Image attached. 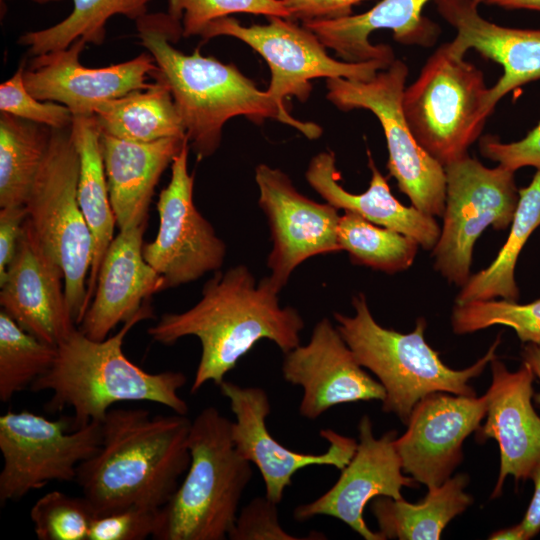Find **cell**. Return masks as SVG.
I'll list each match as a JSON object with an SVG mask.
<instances>
[{
	"label": "cell",
	"mask_w": 540,
	"mask_h": 540,
	"mask_svg": "<svg viewBox=\"0 0 540 540\" xmlns=\"http://www.w3.org/2000/svg\"><path fill=\"white\" fill-rule=\"evenodd\" d=\"M279 292L269 276L257 283L244 265L218 270L205 283L197 304L163 314L147 333L163 345L185 336L199 339L201 357L190 390L194 394L210 381L219 386L262 339L274 342L284 354L300 344L303 318L295 308L280 306Z\"/></svg>",
	"instance_id": "1"
},
{
	"label": "cell",
	"mask_w": 540,
	"mask_h": 540,
	"mask_svg": "<svg viewBox=\"0 0 540 540\" xmlns=\"http://www.w3.org/2000/svg\"><path fill=\"white\" fill-rule=\"evenodd\" d=\"M191 423L175 412L111 408L98 451L78 466L75 479L95 516L164 506L191 462Z\"/></svg>",
	"instance_id": "2"
},
{
	"label": "cell",
	"mask_w": 540,
	"mask_h": 540,
	"mask_svg": "<svg viewBox=\"0 0 540 540\" xmlns=\"http://www.w3.org/2000/svg\"><path fill=\"white\" fill-rule=\"evenodd\" d=\"M135 22L140 43L169 85L190 148L199 159L215 153L223 126L236 116L257 124L272 118L309 139L321 135L319 125L291 116L234 65L202 56L198 49L191 55L176 49L172 43L182 37V24L168 12H147Z\"/></svg>",
	"instance_id": "3"
},
{
	"label": "cell",
	"mask_w": 540,
	"mask_h": 540,
	"mask_svg": "<svg viewBox=\"0 0 540 540\" xmlns=\"http://www.w3.org/2000/svg\"><path fill=\"white\" fill-rule=\"evenodd\" d=\"M152 315L147 301L116 334L102 341L90 339L75 327L57 345L52 366L31 385L30 390L52 392L46 404L50 413L71 408V431L91 421L102 422L114 404L126 401L153 402L187 415L189 407L178 394L186 384L182 372H147L123 352L127 333Z\"/></svg>",
	"instance_id": "4"
},
{
	"label": "cell",
	"mask_w": 540,
	"mask_h": 540,
	"mask_svg": "<svg viewBox=\"0 0 540 540\" xmlns=\"http://www.w3.org/2000/svg\"><path fill=\"white\" fill-rule=\"evenodd\" d=\"M231 422L213 406L194 418L188 438L189 468L169 501L158 510L153 539L228 538L253 475L251 463L235 448Z\"/></svg>",
	"instance_id": "5"
},
{
	"label": "cell",
	"mask_w": 540,
	"mask_h": 540,
	"mask_svg": "<svg viewBox=\"0 0 540 540\" xmlns=\"http://www.w3.org/2000/svg\"><path fill=\"white\" fill-rule=\"evenodd\" d=\"M354 316L334 313L337 329L358 363L371 371L385 389L382 410L395 414L405 425L414 406L434 392L476 396L469 381L496 358L500 335L472 366L455 370L425 340L426 321L419 318L410 333L379 325L363 294L352 299Z\"/></svg>",
	"instance_id": "6"
},
{
	"label": "cell",
	"mask_w": 540,
	"mask_h": 540,
	"mask_svg": "<svg viewBox=\"0 0 540 540\" xmlns=\"http://www.w3.org/2000/svg\"><path fill=\"white\" fill-rule=\"evenodd\" d=\"M488 92L481 70L445 43L405 88L404 117L419 145L445 167L480 136L491 113Z\"/></svg>",
	"instance_id": "7"
},
{
	"label": "cell",
	"mask_w": 540,
	"mask_h": 540,
	"mask_svg": "<svg viewBox=\"0 0 540 540\" xmlns=\"http://www.w3.org/2000/svg\"><path fill=\"white\" fill-rule=\"evenodd\" d=\"M80 159L71 126L52 129L46 157L25 204L27 218L64 271L67 306L80 325L87 309L93 241L77 198Z\"/></svg>",
	"instance_id": "8"
},
{
	"label": "cell",
	"mask_w": 540,
	"mask_h": 540,
	"mask_svg": "<svg viewBox=\"0 0 540 540\" xmlns=\"http://www.w3.org/2000/svg\"><path fill=\"white\" fill-rule=\"evenodd\" d=\"M407 65L394 59L368 81L341 77L326 80L327 99L343 111L366 109L379 120L387 142L389 174L412 206L430 216H443L446 199L444 167L416 141L403 113Z\"/></svg>",
	"instance_id": "9"
},
{
	"label": "cell",
	"mask_w": 540,
	"mask_h": 540,
	"mask_svg": "<svg viewBox=\"0 0 540 540\" xmlns=\"http://www.w3.org/2000/svg\"><path fill=\"white\" fill-rule=\"evenodd\" d=\"M446 199L443 226L432 249L435 269L463 286L470 277L473 248L492 226L506 229L513 220L519 193L514 172L500 165L487 168L465 155L444 167Z\"/></svg>",
	"instance_id": "10"
},
{
	"label": "cell",
	"mask_w": 540,
	"mask_h": 540,
	"mask_svg": "<svg viewBox=\"0 0 540 540\" xmlns=\"http://www.w3.org/2000/svg\"><path fill=\"white\" fill-rule=\"evenodd\" d=\"M72 417L50 420L29 411L0 416V503L18 501L50 482L75 481L78 466L102 440L100 421L71 431Z\"/></svg>",
	"instance_id": "11"
},
{
	"label": "cell",
	"mask_w": 540,
	"mask_h": 540,
	"mask_svg": "<svg viewBox=\"0 0 540 540\" xmlns=\"http://www.w3.org/2000/svg\"><path fill=\"white\" fill-rule=\"evenodd\" d=\"M268 18V24L251 26H243L229 16L219 18L210 22L200 36L204 39L234 37L259 53L271 71L266 91L283 109H287L284 100L288 97H296L299 101L309 98L312 79L341 77L368 81L393 62L335 60L311 30L288 18Z\"/></svg>",
	"instance_id": "12"
},
{
	"label": "cell",
	"mask_w": 540,
	"mask_h": 540,
	"mask_svg": "<svg viewBox=\"0 0 540 540\" xmlns=\"http://www.w3.org/2000/svg\"><path fill=\"white\" fill-rule=\"evenodd\" d=\"M189 149L186 143L171 164L170 181L157 202L158 233L142 248L146 262L162 277L164 290L218 271L226 256L224 241L194 204Z\"/></svg>",
	"instance_id": "13"
},
{
	"label": "cell",
	"mask_w": 540,
	"mask_h": 540,
	"mask_svg": "<svg viewBox=\"0 0 540 540\" xmlns=\"http://www.w3.org/2000/svg\"><path fill=\"white\" fill-rule=\"evenodd\" d=\"M258 203L267 217L272 249L267 258L269 278L279 290L306 259L341 251L338 209L301 194L278 168L259 164L255 169Z\"/></svg>",
	"instance_id": "14"
},
{
	"label": "cell",
	"mask_w": 540,
	"mask_h": 540,
	"mask_svg": "<svg viewBox=\"0 0 540 540\" xmlns=\"http://www.w3.org/2000/svg\"><path fill=\"white\" fill-rule=\"evenodd\" d=\"M221 394L230 403L235 420L231 422V435L237 452L262 475L265 495L279 504L284 491L292 485V478L300 469L313 465H328L342 470L353 457L357 441L331 429H322L321 437L329 442L322 454L293 451L272 437L266 427L271 412L267 392L260 387H242L224 380Z\"/></svg>",
	"instance_id": "15"
},
{
	"label": "cell",
	"mask_w": 540,
	"mask_h": 540,
	"mask_svg": "<svg viewBox=\"0 0 540 540\" xmlns=\"http://www.w3.org/2000/svg\"><path fill=\"white\" fill-rule=\"evenodd\" d=\"M358 431L356 451L341 470L336 483L314 501L298 505L293 517L298 522L322 515L334 517L366 540H384L378 531H372L365 523V506L379 496L401 499L402 488L418 487V482L403 474L395 448V430L376 438L370 418L364 415Z\"/></svg>",
	"instance_id": "16"
},
{
	"label": "cell",
	"mask_w": 540,
	"mask_h": 540,
	"mask_svg": "<svg viewBox=\"0 0 540 540\" xmlns=\"http://www.w3.org/2000/svg\"><path fill=\"white\" fill-rule=\"evenodd\" d=\"M487 410L485 394L434 392L413 408L407 430L395 439L403 472L428 489L451 477L463 459L464 440L480 427Z\"/></svg>",
	"instance_id": "17"
},
{
	"label": "cell",
	"mask_w": 540,
	"mask_h": 540,
	"mask_svg": "<svg viewBox=\"0 0 540 540\" xmlns=\"http://www.w3.org/2000/svg\"><path fill=\"white\" fill-rule=\"evenodd\" d=\"M79 38L69 47L33 56L24 69L27 90L37 99L62 104L73 116L93 115L106 101L149 86L159 68L149 52L115 65L89 68L79 56L86 46Z\"/></svg>",
	"instance_id": "18"
},
{
	"label": "cell",
	"mask_w": 540,
	"mask_h": 540,
	"mask_svg": "<svg viewBox=\"0 0 540 540\" xmlns=\"http://www.w3.org/2000/svg\"><path fill=\"white\" fill-rule=\"evenodd\" d=\"M282 375L291 385L302 388L299 413L309 420L339 404L383 401L386 395L328 318L317 322L307 344L285 353Z\"/></svg>",
	"instance_id": "19"
},
{
	"label": "cell",
	"mask_w": 540,
	"mask_h": 540,
	"mask_svg": "<svg viewBox=\"0 0 540 540\" xmlns=\"http://www.w3.org/2000/svg\"><path fill=\"white\" fill-rule=\"evenodd\" d=\"M64 271L26 217L15 255L0 279L1 310L40 341L57 345L75 328Z\"/></svg>",
	"instance_id": "20"
},
{
	"label": "cell",
	"mask_w": 540,
	"mask_h": 540,
	"mask_svg": "<svg viewBox=\"0 0 540 540\" xmlns=\"http://www.w3.org/2000/svg\"><path fill=\"white\" fill-rule=\"evenodd\" d=\"M492 382L485 393L486 422L476 431L478 441L493 438L500 450V470L492 498L498 497L507 476L515 481L530 478L540 462V416L532 398L535 374L529 364L510 372L494 358L491 362Z\"/></svg>",
	"instance_id": "21"
},
{
	"label": "cell",
	"mask_w": 540,
	"mask_h": 540,
	"mask_svg": "<svg viewBox=\"0 0 540 540\" xmlns=\"http://www.w3.org/2000/svg\"><path fill=\"white\" fill-rule=\"evenodd\" d=\"M146 226L119 230L104 255L92 301L79 325L92 340L106 339L115 326L135 316L154 293L164 290L162 277L143 256Z\"/></svg>",
	"instance_id": "22"
},
{
	"label": "cell",
	"mask_w": 540,
	"mask_h": 540,
	"mask_svg": "<svg viewBox=\"0 0 540 540\" xmlns=\"http://www.w3.org/2000/svg\"><path fill=\"white\" fill-rule=\"evenodd\" d=\"M438 13L455 30L451 49L464 56L475 49L503 67L497 83L489 88L487 108L512 90L540 79V29L501 26L483 18L478 0H435Z\"/></svg>",
	"instance_id": "23"
},
{
	"label": "cell",
	"mask_w": 540,
	"mask_h": 540,
	"mask_svg": "<svg viewBox=\"0 0 540 540\" xmlns=\"http://www.w3.org/2000/svg\"><path fill=\"white\" fill-rule=\"evenodd\" d=\"M186 143V137L141 143L100 134L108 193L119 230L147 223L155 187Z\"/></svg>",
	"instance_id": "24"
},
{
	"label": "cell",
	"mask_w": 540,
	"mask_h": 540,
	"mask_svg": "<svg viewBox=\"0 0 540 540\" xmlns=\"http://www.w3.org/2000/svg\"><path fill=\"white\" fill-rule=\"evenodd\" d=\"M429 1L431 0H382L361 14L309 21L302 25L344 61L383 60L391 63L394 60L392 48L385 44H371L370 34L379 29H389L401 43H430L435 37L436 26L422 15L423 8Z\"/></svg>",
	"instance_id": "25"
},
{
	"label": "cell",
	"mask_w": 540,
	"mask_h": 540,
	"mask_svg": "<svg viewBox=\"0 0 540 540\" xmlns=\"http://www.w3.org/2000/svg\"><path fill=\"white\" fill-rule=\"evenodd\" d=\"M368 165L371 180L368 189L360 194L345 190L338 183L335 155L323 151L309 162L305 177L308 184L330 205L352 212L364 219L415 239L421 247L432 250L440 236V227L434 216L414 206L401 204L391 193L386 178L376 167L370 153Z\"/></svg>",
	"instance_id": "26"
},
{
	"label": "cell",
	"mask_w": 540,
	"mask_h": 540,
	"mask_svg": "<svg viewBox=\"0 0 540 540\" xmlns=\"http://www.w3.org/2000/svg\"><path fill=\"white\" fill-rule=\"evenodd\" d=\"M71 129L80 159L77 198L93 241L86 294L89 307L102 260L114 238L116 219L108 193L100 132L93 115L73 116Z\"/></svg>",
	"instance_id": "27"
},
{
	"label": "cell",
	"mask_w": 540,
	"mask_h": 540,
	"mask_svg": "<svg viewBox=\"0 0 540 540\" xmlns=\"http://www.w3.org/2000/svg\"><path fill=\"white\" fill-rule=\"evenodd\" d=\"M144 89L99 104L93 113L100 134L132 142L186 137L171 89L159 71Z\"/></svg>",
	"instance_id": "28"
},
{
	"label": "cell",
	"mask_w": 540,
	"mask_h": 540,
	"mask_svg": "<svg viewBox=\"0 0 540 540\" xmlns=\"http://www.w3.org/2000/svg\"><path fill=\"white\" fill-rule=\"evenodd\" d=\"M467 483L465 474L450 477L428 489L425 498L415 504L386 496L372 499L370 509L378 532L384 540L440 539L447 524L472 504V497L464 491Z\"/></svg>",
	"instance_id": "29"
},
{
	"label": "cell",
	"mask_w": 540,
	"mask_h": 540,
	"mask_svg": "<svg viewBox=\"0 0 540 540\" xmlns=\"http://www.w3.org/2000/svg\"><path fill=\"white\" fill-rule=\"evenodd\" d=\"M519 201L506 242L495 260L484 270L470 275L462 286L456 303L491 300L501 297L517 301L519 289L515 282V265L530 235L540 226V171L531 183L518 190Z\"/></svg>",
	"instance_id": "30"
},
{
	"label": "cell",
	"mask_w": 540,
	"mask_h": 540,
	"mask_svg": "<svg viewBox=\"0 0 540 540\" xmlns=\"http://www.w3.org/2000/svg\"><path fill=\"white\" fill-rule=\"evenodd\" d=\"M52 128L0 115V208L25 205L46 157Z\"/></svg>",
	"instance_id": "31"
},
{
	"label": "cell",
	"mask_w": 540,
	"mask_h": 540,
	"mask_svg": "<svg viewBox=\"0 0 540 540\" xmlns=\"http://www.w3.org/2000/svg\"><path fill=\"white\" fill-rule=\"evenodd\" d=\"M152 0H72L71 13L48 28L30 31L20 36L32 56L65 49L77 39L101 45L106 35V23L114 15L137 21L147 13Z\"/></svg>",
	"instance_id": "32"
},
{
	"label": "cell",
	"mask_w": 540,
	"mask_h": 540,
	"mask_svg": "<svg viewBox=\"0 0 540 540\" xmlns=\"http://www.w3.org/2000/svg\"><path fill=\"white\" fill-rule=\"evenodd\" d=\"M338 243L353 263L386 273L408 269L420 246L412 237L376 225L352 212L340 216Z\"/></svg>",
	"instance_id": "33"
},
{
	"label": "cell",
	"mask_w": 540,
	"mask_h": 540,
	"mask_svg": "<svg viewBox=\"0 0 540 540\" xmlns=\"http://www.w3.org/2000/svg\"><path fill=\"white\" fill-rule=\"evenodd\" d=\"M57 347L40 341L0 311V401L8 402L52 366Z\"/></svg>",
	"instance_id": "34"
},
{
	"label": "cell",
	"mask_w": 540,
	"mask_h": 540,
	"mask_svg": "<svg viewBox=\"0 0 540 540\" xmlns=\"http://www.w3.org/2000/svg\"><path fill=\"white\" fill-rule=\"evenodd\" d=\"M451 323L458 335L503 325L512 328L522 343L540 344V299L527 304L506 299L456 303Z\"/></svg>",
	"instance_id": "35"
},
{
	"label": "cell",
	"mask_w": 540,
	"mask_h": 540,
	"mask_svg": "<svg viewBox=\"0 0 540 540\" xmlns=\"http://www.w3.org/2000/svg\"><path fill=\"white\" fill-rule=\"evenodd\" d=\"M94 518L95 513L83 496L57 490L44 494L30 510L39 540H88Z\"/></svg>",
	"instance_id": "36"
},
{
	"label": "cell",
	"mask_w": 540,
	"mask_h": 540,
	"mask_svg": "<svg viewBox=\"0 0 540 540\" xmlns=\"http://www.w3.org/2000/svg\"><path fill=\"white\" fill-rule=\"evenodd\" d=\"M167 12L181 22L183 37L200 36L210 22L234 13L290 19L279 0H169Z\"/></svg>",
	"instance_id": "37"
},
{
	"label": "cell",
	"mask_w": 540,
	"mask_h": 540,
	"mask_svg": "<svg viewBox=\"0 0 540 540\" xmlns=\"http://www.w3.org/2000/svg\"><path fill=\"white\" fill-rule=\"evenodd\" d=\"M24 64L0 85V111L17 118L63 129L72 126L73 114L66 106L35 98L24 83Z\"/></svg>",
	"instance_id": "38"
},
{
	"label": "cell",
	"mask_w": 540,
	"mask_h": 540,
	"mask_svg": "<svg viewBox=\"0 0 540 540\" xmlns=\"http://www.w3.org/2000/svg\"><path fill=\"white\" fill-rule=\"evenodd\" d=\"M278 504L265 496L252 499L238 512L228 534L230 540H303L317 537H296L280 524Z\"/></svg>",
	"instance_id": "39"
},
{
	"label": "cell",
	"mask_w": 540,
	"mask_h": 540,
	"mask_svg": "<svg viewBox=\"0 0 540 540\" xmlns=\"http://www.w3.org/2000/svg\"><path fill=\"white\" fill-rule=\"evenodd\" d=\"M158 510L129 508L95 516L88 540H143L152 537Z\"/></svg>",
	"instance_id": "40"
},
{
	"label": "cell",
	"mask_w": 540,
	"mask_h": 540,
	"mask_svg": "<svg viewBox=\"0 0 540 540\" xmlns=\"http://www.w3.org/2000/svg\"><path fill=\"white\" fill-rule=\"evenodd\" d=\"M481 154L513 172L531 166L540 171V122L519 141L503 143L495 136L480 140Z\"/></svg>",
	"instance_id": "41"
},
{
	"label": "cell",
	"mask_w": 540,
	"mask_h": 540,
	"mask_svg": "<svg viewBox=\"0 0 540 540\" xmlns=\"http://www.w3.org/2000/svg\"><path fill=\"white\" fill-rule=\"evenodd\" d=\"M290 13V19L330 20L351 15L352 7L364 0H279Z\"/></svg>",
	"instance_id": "42"
},
{
	"label": "cell",
	"mask_w": 540,
	"mask_h": 540,
	"mask_svg": "<svg viewBox=\"0 0 540 540\" xmlns=\"http://www.w3.org/2000/svg\"><path fill=\"white\" fill-rule=\"evenodd\" d=\"M26 217L25 205L6 206L0 210V279L5 276L15 255Z\"/></svg>",
	"instance_id": "43"
},
{
	"label": "cell",
	"mask_w": 540,
	"mask_h": 540,
	"mask_svg": "<svg viewBox=\"0 0 540 540\" xmlns=\"http://www.w3.org/2000/svg\"><path fill=\"white\" fill-rule=\"evenodd\" d=\"M530 479L534 483V492L526 513L519 523L525 540L533 538L540 532V462L531 472Z\"/></svg>",
	"instance_id": "44"
},
{
	"label": "cell",
	"mask_w": 540,
	"mask_h": 540,
	"mask_svg": "<svg viewBox=\"0 0 540 540\" xmlns=\"http://www.w3.org/2000/svg\"><path fill=\"white\" fill-rule=\"evenodd\" d=\"M523 362H526L531 366L534 371L535 377L540 382V344L525 343L521 352ZM535 402L540 406V391L534 393L533 396Z\"/></svg>",
	"instance_id": "45"
},
{
	"label": "cell",
	"mask_w": 540,
	"mask_h": 540,
	"mask_svg": "<svg viewBox=\"0 0 540 540\" xmlns=\"http://www.w3.org/2000/svg\"><path fill=\"white\" fill-rule=\"evenodd\" d=\"M484 4L505 9H527L540 12V0H486Z\"/></svg>",
	"instance_id": "46"
},
{
	"label": "cell",
	"mask_w": 540,
	"mask_h": 540,
	"mask_svg": "<svg viewBox=\"0 0 540 540\" xmlns=\"http://www.w3.org/2000/svg\"><path fill=\"white\" fill-rule=\"evenodd\" d=\"M490 540H525L520 524L500 529L489 536Z\"/></svg>",
	"instance_id": "47"
},
{
	"label": "cell",
	"mask_w": 540,
	"mask_h": 540,
	"mask_svg": "<svg viewBox=\"0 0 540 540\" xmlns=\"http://www.w3.org/2000/svg\"><path fill=\"white\" fill-rule=\"evenodd\" d=\"M1 1H3V0H1ZM32 1L40 3V4H44V3L60 1V0H32Z\"/></svg>",
	"instance_id": "48"
}]
</instances>
